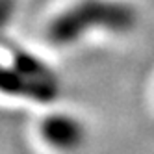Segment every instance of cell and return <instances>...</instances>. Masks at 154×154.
<instances>
[{"label":"cell","mask_w":154,"mask_h":154,"mask_svg":"<svg viewBox=\"0 0 154 154\" xmlns=\"http://www.w3.org/2000/svg\"><path fill=\"white\" fill-rule=\"evenodd\" d=\"M137 23V11L121 0H85L67 11L56 24L60 39L71 41L84 35L87 30L100 26L113 34H126L134 30Z\"/></svg>","instance_id":"6da1fadb"}]
</instances>
